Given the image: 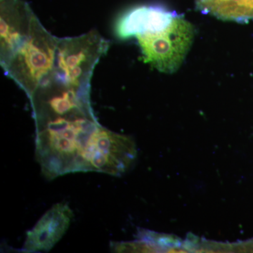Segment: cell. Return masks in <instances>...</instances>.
Listing matches in <instances>:
<instances>
[{"label": "cell", "mask_w": 253, "mask_h": 253, "mask_svg": "<svg viewBox=\"0 0 253 253\" xmlns=\"http://www.w3.org/2000/svg\"><path fill=\"white\" fill-rule=\"evenodd\" d=\"M177 13L157 5H142L128 10L116 24V36L120 39L148 33H156L166 29Z\"/></svg>", "instance_id": "8992f818"}, {"label": "cell", "mask_w": 253, "mask_h": 253, "mask_svg": "<svg viewBox=\"0 0 253 253\" xmlns=\"http://www.w3.org/2000/svg\"><path fill=\"white\" fill-rule=\"evenodd\" d=\"M109 48V42L96 30L81 36L59 38L54 71L49 81L90 90L95 66Z\"/></svg>", "instance_id": "7a4b0ae2"}, {"label": "cell", "mask_w": 253, "mask_h": 253, "mask_svg": "<svg viewBox=\"0 0 253 253\" xmlns=\"http://www.w3.org/2000/svg\"><path fill=\"white\" fill-rule=\"evenodd\" d=\"M0 4V62L3 67L29 36L36 14L22 0H1Z\"/></svg>", "instance_id": "277c9868"}, {"label": "cell", "mask_w": 253, "mask_h": 253, "mask_svg": "<svg viewBox=\"0 0 253 253\" xmlns=\"http://www.w3.org/2000/svg\"><path fill=\"white\" fill-rule=\"evenodd\" d=\"M73 211L65 202L55 204L28 231L23 251L48 252L62 239L71 225Z\"/></svg>", "instance_id": "5b68a950"}, {"label": "cell", "mask_w": 253, "mask_h": 253, "mask_svg": "<svg viewBox=\"0 0 253 253\" xmlns=\"http://www.w3.org/2000/svg\"><path fill=\"white\" fill-rule=\"evenodd\" d=\"M58 41L59 38L51 35L36 16L29 36L3 66L5 74L28 98L49 79L54 71Z\"/></svg>", "instance_id": "6da1fadb"}, {"label": "cell", "mask_w": 253, "mask_h": 253, "mask_svg": "<svg viewBox=\"0 0 253 253\" xmlns=\"http://www.w3.org/2000/svg\"><path fill=\"white\" fill-rule=\"evenodd\" d=\"M196 7L223 21L245 23L253 19V0H196Z\"/></svg>", "instance_id": "52a82bcc"}, {"label": "cell", "mask_w": 253, "mask_h": 253, "mask_svg": "<svg viewBox=\"0 0 253 253\" xmlns=\"http://www.w3.org/2000/svg\"><path fill=\"white\" fill-rule=\"evenodd\" d=\"M194 26L181 16H176L163 31L138 35L143 61L160 72H176L185 59L194 42Z\"/></svg>", "instance_id": "3957f363"}]
</instances>
